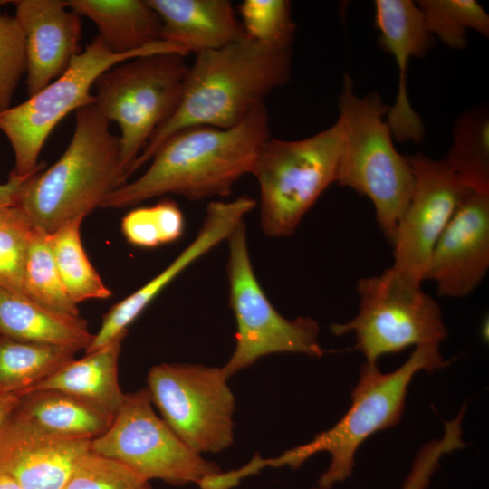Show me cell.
<instances>
[{
    "instance_id": "obj_1",
    "label": "cell",
    "mask_w": 489,
    "mask_h": 489,
    "mask_svg": "<svg viewBox=\"0 0 489 489\" xmlns=\"http://www.w3.org/2000/svg\"><path fill=\"white\" fill-rule=\"evenodd\" d=\"M292 49L275 48L245 37L198 53L189 66L181 98L170 118L150 137L128 177L150 160L158 148L184 129H231L291 77Z\"/></svg>"
},
{
    "instance_id": "obj_2",
    "label": "cell",
    "mask_w": 489,
    "mask_h": 489,
    "mask_svg": "<svg viewBox=\"0 0 489 489\" xmlns=\"http://www.w3.org/2000/svg\"><path fill=\"white\" fill-rule=\"evenodd\" d=\"M268 139L265 105L231 129L197 126L179 130L158 148L143 175L109 194L101 207L123 208L166 194L191 201L227 197L241 177L251 174Z\"/></svg>"
},
{
    "instance_id": "obj_3",
    "label": "cell",
    "mask_w": 489,
    "mask_h": 489,
    "mask_svg": "<svg viewBox=\"0 0 489 489\" xmlns=\"http://www.w3.org/2000/svg\"><path fill=\"white\" fill-rule=\"evenodd\" d=\"M96 103L76 110L72 138L60 158L24 183L17 207L47 234L84 218L126 183L119 136Z\"/></svg>"
},
{
    "instance_id": "obj_4",
    "label": "cell",
    "mask_w": 489,
    "mask_h": 489,
    "mask_svg": "<svg viewBox=\"0 0 489 489\" xmlns=\"http://www.w3.org/2000/svg\"><path fill=\"white\" fill-rule=\"evenodd\" d=\"M446 364L439 345L416 347L406 362L388 373H382L378 364L365 362L350 394L351 405L333 427L277 457L254 456L244 465L245 473L250 475L266 466L297 469L315 454L327 452L330 465L320 476L318 485L331 488L343 482L353 472L360 445L376 432L398 423L414 376L422 370L433 372Z\"/></svg>"
},
{
    "instance_id": "obj_5",
    "label": "cell",
    "mask_w": 489,
    "mask_h": 489,
    "mask_svg": "<svg viewBox=\"0 0 489 489\" xmlns=\"http://www.w3.org/2000/svg\"><path fill=\"white\" fill-rule=\"evenodd\" d=\"M341 145L336 183L367 197L377 223L391 244L410 200L414 177L398 153L386 121L389 106L373 91L359 96L344 76L338 102Z\"/></svg>"
},
{
    "instance_id": "obj_6",
    "label": "cell",
    "mask_w": 489,
    "mask_h": 489,
    "mask_svg": "<svg viewBox=\"0 0 489 489\" xmlns=\"http://www.w3.org/2000/svg\"><path fill=\"white\" fill-rule=\"evenodd\" d=\"M341 145L338 120L305 139H268L251 174L259 187L260 225L271 237L292 235L306 213L336 183Z\"/></svg>"
},
{
    "instance_id": "obj_7",
    "label": "cell",
    "mask_w": 489,
    "mask_h": 489,
    "mask_svg": "<svg viewBox=\"0 0 489 489\" xmlns=\"http://www.w3.org/2000/svg\"><path fill=\"white\" fill-rule=\"evenodd\" d=\"M161 53L186 56L180 46L164 40L141 51L114 53L97 35L57 79L24 102L1 111L0 130L14 154V166L9 176L29 177L45 168V162H39L38 158L46 139L70 112L95 103L91 90L101 73L127 60Z\"/></svg>"
},
{
    "instance_id": "obj_8",
    "label": "cell",
    "mask_w": 489,
    "mask_h": 489,
    "mask_svg": "<svg viewBox=\"0 0 489 489\" xmlns=\"http://www.w3.org/2000/svg\"><path fill=\"white\" fill-rule=\"evenodd\" d=\"M189 66L177 53L127 60L101 73L95 103L120 129V165L128 172L152 134L174 113Z\"/></svg>"
},
{
    "instance_id": "obj_9",
    "label": "cell",
    "mask_w": 489,
    "mask_h": 489,
    "mask_svg": "<svg viewBox=\"0 0 489 489\" xmlns=\"http://www.w3.org/2000/svg\"><path fill=\"white\" fill-rule=\"evenodd\" d=\"M421 285L390 267L379 275L359 279L357 315L345 323L332 324L331 331L353 332L355 349L372 364L383 355L411 346L439 345L448 331L439 304Z\"/></svg>"
},
{
    "instance_id": "obj_10",
    "label": "cell",
    "mask_w": 489,
    "mask_h": 489,
    "mask_svg": "<svg viewBox=\"0 0 489 489\" xmlns=\"http://www.w3.org/2000/svg\"><path fill=\"white\" fill-rule=\"evenodd\" d=\"M226 241L229 304L236 331L233 354L222 367L225 376L229 379L270 354L290 352L321 357L324 350L319 341L317 321L310 317L286 319L264 292L251 262L244 221Z\"/></svg>"
},
{
    "instance_id": "obj_11",
    "label": "cell",
    "mask_w": 489,
    "mask_h": 489,
    "mask_svg": "<svg viewBox=\"0 0 489 489\" xmlns=\"http://www.w3.org/2000/svg\"><path fill=\"white\" fill-rule=\"evenodd\" d=\"M222 368L160 363L147 389L161 418L192 451L218 453L234 442L235 397Z\"/></svg>"
},
{
    "instance_id": "obj_12",
    "label": "cell",
    "mask_w": 489,
    "mask_h": 489,
    "mask_svg": "<svg viewBox=\"0 0 489 489\" xmlns=\"http://www.w3.org/2000/svg\"><path fill=\"white\" fill-rule=\"evenodd\" d=\"M147 388L125 393L109 428L91 452L116 460L143 478L171 485L198 484L222 470L192 451L153 409Z\"/></svg>"
},
{
    "instance_id": "obj_13",
    "label": "cell",
    "mask_w": 489,
    "mask_h": 489,
    "mask_svg": "<svg viewBox=\"0 0 489 489\" xmlns=\"http://www.w3.org/2000/svg\"><path fill=\"white\" fill-rule=\"evenodd\" d=\"M414 187L391 244L390 268L422 283L432 250L464 197L466 187L443 159L422 153L406 156Z\"/></svg>"
},
{
    "instance_id": "obj_14",
    "label": "cell",
    "mask_w": 489,
    "mask_h": 489,
    "mask_svg": "<svg viewBox=\"0 0 489 489\" xmlns=\"http://www.w3.org/2000/svg\"><path fill=\"white\" fill-rule=\"evenodd\" d=\"M489 269V195L470 191L436 241L424 281L439 296L463 298L484 281Z\"/></svg>"
},
{
    "instance_id": "obj_15",
    "label": "cell",
    "mask_w": 489,
    "mask_h": 489,
    "mask_svg": "<svg viewBox=\"0 0 489 489\" xmlns=\"http://www.w3.org/2000/svg\"><path fill=\"white\" fill-rule=\"evenodd\" d=\"M90 444L45 431L15 408L0 427V474L24 489H63Z\"/></svg>"
},
{
    "instance_id": "obj_16",
    "label": "cell",
    "mask_w": 489,
    "mask_h": 489,
    "mask_svg": "<svg viewBox=\"0 0 489 489\" xmlns=\"http://www.w3.org/2000/svg\"><path fill=\"white\" fill-rule=\"evenodd\" d=\"M257 205L256 200L241 196L231 201H211L203 224L192 242L158 274L133 293L113 305L103 316L101 328L85 353L97 350L121 335L160 292L185 269L227 240L244 216Z\"/></svg>"
},
{
    "instance_id": "obj_17",
    "label": "cell",
    "mask_w": 489,
    "mask_h": 489,
    "mask_svg": "<svg viewBox=\"0 0 489 489\" xmlns=\"http://www.w3.org/2000/svg\"><path fill=\"white\" fill-rule=\"evenodd\" d=\"M374 25L380 47L398 66L396 100L389 106L386 121L393 139L398 142L420 143L425 127L412 108L408 93V69L411 58H419L433 45L434 37L426 28L417 3L411 0H376Z\"/></svg>"
},
{
    "instance_id": "obj_18",
    "label": "cell",
    "mask_w": 489,
    "mask_h": 489,
    "mask_svg": "<svg viewBox=\"0 0 489 489\" xmlns=\"http://www.w3.org/2000/svg\"><path fill=\"white\" fill-rule=\"evenodd\" d=\"M11 3L25 38L26 90L32 96L62 75L82 52L81 15L64 0Z\"/></svg>"
},
{
    "instance_id": "obj_19",
    "label": "cell",
    "mask_w": 489,
    "mask_h": 489,
    "mask_svg": "<svg viewBox=\"0 0 489 489\" xmlns=\"http://www.w3.org/2000/svg\"><path fill=\"white\" fill-rule=\"evenodd\" d=\"M162 23L161 40L196 55L246 37L227 0H147Z\"/></svg>"
},
{
    "instance_id": "obj_20",
    "label": "cell",
    "mask_w": 489,
    "mask_h": 489,
    "mask_svg": "<svg viewBox=\"0 0 489 489\" xmlns=\"http://www.w3.org/2000/svg\"><path fill=\"white\" fill-rule=\"evenodd\" d=\"M0 335L74 352L86 350L94 338L79 315L49 310L26 296L1 289Z\"/></svg>"
},
{
    "instance_id": "obj_21",
    "label": "cell",
    "mask_w": 489,
    "mask_h": 489,
    "mask_svg": "<svg viewBox=\"0 0 489 489\" xmlns=\"http://www.w3.org/2000/svg\"><path fill=\"white\" fill-rule=\"evenodd\" d=\"M65 2L71 9L96 24L98 36L114 53L141 51L161 41V19L147 0Z\"/></svg>"
},
{
    "instance_id": "obj_22",
    "label": "cell",
    "mask_w": 489,
    "mask_h": 489,
    "mask_svg": "<svg viewBox=\"0 0 489 489\" xmlns=\"http://www.w3.org/2000/svg\"><path fill=\"white\" fill-rule=\"evenodd\" d=\"M125 336L86 353L82 359H73L28 391H63L85 398L115 415L125 395L118 376L121 342Z\"/></svg>"
},
{
    "instance_id": "obj_23",
    "label": "cell",
    "mask_w": 489,
    "mask_h": 489,
    "mask_svg": "<svg viewBox=\"0 0 489 489\" xmlns=\"http://www.w3.org/2000/svg\"><path fill=\"white\" fill-rule=\"evenodd\" d=\"M16 410L52 434L91 441L102 435L114 417L85 398L55 389L24 393Z\"/></svg>"
},
{
    "instance_id": "obj_24",
    "label": "cell",
    "mask_w": 489,
    "mask_h": 489,
    "mask_svg": "<svg viewBox=\"0 0 489 489\" xmlns=\"http://www.w3.org/2000/svg\"><path fill=\"white\" fill-rule=\"evenodd\" d=\"M443 160L470 190L489 195V116L484 106L457 118L453 143Z\"/></svg>"
},
{
    "instance_id": "obj_25",
    "label": "cell",
    "mask_w": 489,
    "mask_h": 489,
    "mask_svg": "<svg viewBox=\"0 0 489 489\" xmlns=\"http://www.w3.org/2000/svg\"><path fill=\"white\" fill-rule=\"evenodd\" d=\"M75 353L0 335V393L24 394L72 360Z\"/></svg>"
},
{
    "instance_id": "obj_26",
    "label": "cell",
    "mask_w": 489,
    "mask_h": 489,
    "mask_svg": "<svg viewBox=\"0 0 489 489\" xmlns=\"http://www.w3.org/2000/svg\"><path fill=\"white\" fill-rule=\"evenodd\" d=\"M83 219L70 221L48 234L59 275L66 292L76 304L90 299H106L111 295L83 248L80 234Z\"/></svg>"
},
{
    "instance_id": "obj_27",
    "label": "cell",
    "mask_w": 489,
    "mask_h": 489,
    "mask_svg": "<svg viewBox=\"0 0 489 489\" xmlns=\"http://www.w3.org/2000/svg\"><path fill=\"white\" fill-rule=\"evenodd\" d=\"M24 295L54 312L79 315L78 304L68 295L56 268L48 234L34 227L24 279Z\"/></svg>"
},
{
    "instance_id": "obj_28",
    "label": "cell",
    "mask_w": 489,
    "mask_h": 489,
    "mask_svg": "<svg viewBox=\"0 0 489 489\" xmlns=\"http://www.w3.org/2000/svg\"><path fill=\"white\" fill-rule=\"evenodd\" d=\"M417 5L428 33L450 48H465L470 30L489 35V15L475 0H419Z\"/></svg>"
},
{
    "instance_id": "obj_29",
    "label": "cell",
    "mask_w": 489,
    "mask_h": 489,
    "mask_svg": "<svg viewBox=\"0 0 489 489\" xmlns=\"http://www.w3.org/2000/svg\"><path fill=\"white\" fill-rule=\"evenodd\" d=\"M184 226L183 213L170 199L134 208L121 221V232L127 242L140 248L173 243L182 236Z\"/></svg>"
},
{
    "instance_id": "obj_30",
    "label": "cell",
    "mask_w": 489,
    "mask_h": 489,
    "mask_svg": "<svg viewBox=\"0 0 489 489\" xmlns=\"http://www.w3.org/2000/svg\"><path fill=\"white\" fill-rule=\"evenodd\" d=\"M247 37L275 48L292 49L296 24L287 0H244L238 6Z\"/></svg>"
},
{
    "instance_id": "obj_31",
    "label": "cell",
    "mask_w": 489,
    "mask_h": 489,
    "mask_svg": "<svg viewBox=\"0 0 489 489\" xmlns=\"http://www.w3.org/2000/svg\"><path fill=\"white\" fill-rule=\"evenodd\" d=\"M34 226L17 207L0 225V289L24 295V279Z\"/></svg>"
},
{
    "instance_id": "obj_32",
    "label": "cell",
    "mask_w": 489,
    "mask_h": 489,
    "mask_svg": "<svg viewBox=\"0 0 489 489\" xmlns=\"http://www.w3.org/2000/svg\"><path fill=\"white\" fill-rule=\"evenodd\" d=\"M63 489H152L149 481L120 462L90 451Z\"/></svg>"
},
{
    "instance_id": "obj_33",
    "label": "cell",
    "mask_w": 489,
    "mask_h": 489,
    "mask_svg": "<svg viewBox=\"0 0 489 489\" xmlns=\"http://www.w3.org/2000/svg\"><path fill=\"white\" fill-rule=\"evenodd\" d=\"M26 68L24 32L14 16L0 14V112L11 107Z\"/></svg>"
},
{
    "instance_id": "obj_34",
    "label": "cell",
    "mask_w": 489,
    "mask_h": 489,
    "mask_svg": "<svg viewBox=\"0 0 489 489\" xmlns=\"http://www.w3.org/2000/svg\"><path fill=\"white\" fill-rule=\"evenodd\" d=\"M465 410L464 406L455 418L444 422L445 431L440 439L430 441L420 448L402 489H427L433 475L439 467L440 459L445 455L465 446L461 427ZM312 489L331 488L317 485Z\"/></svg>"
},
{
    "instance_id": "obj_35",
    "label": "cell",
    "mask_w": 489,
    "mask_h": 489,
    "mask_svg": "<svg viewBox=\"0 0 489 489\" xmlns=\"http://www.w3.org/2000/svg\"><path fill=\"white\" fill-rule=\"evenodd\" d=\"M27 178L9 176L7 182L0 184V209L17 206L20 191Z\"/></svg>"
},
{
    "instance_id": "obj_36",
    "label": "cell",
    "mask_w": 489,
    "mask_h": 489,
    "mask_svg": "<svg viewBox=\"0 0 489 489\" xmlns=\"http://www.w3.org/2000/svg\"><path fill=\"white\" fill-rule=\"evenodd\" d=\"M23 395L19 392L0 393V427L14 411Z\"/></svg>"
},
{
    "instance_id": "obj_37",
    "label": "cell",
    "mask_w": 489,
    "mask_h": 489,
    "mask_svg": "<svg viewBox=\"0 0 489 489\" xmlns=\"http://www.w3.org/2000/svg\"><path fill=\"white\" fill-rule=\"evenodd\" d=\"M0 489H24V488L13 477L5 474H0Z\"/></svg>"
},
{
    "instance_id": "obj_38",
    "label": "cell",
    "mask_w": 489,
    "mask_h": 489,
    "mask_svg": "<svg viewBox=\"0 0 489 489\" xmlns=\"http://www.w3.org/2000/svg\"><path fill=\"white\" fill-rule=\"evenodd\" d=\"M11 209L12 207L0 209V225L7 218L8 215L10 214Z\"/></svg>"
}]
</instances>
